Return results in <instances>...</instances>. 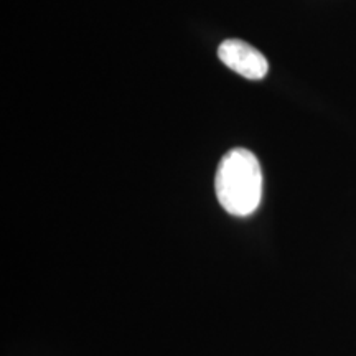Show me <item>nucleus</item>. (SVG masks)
I'll list each match as a JSON object with an SVG mask.
<instances>
[{"label": "nucleus", "mask_w": 356, "mask_h": 356, "mask_svg": "<svg viewBox=\"0 0 356 356\" xmlns=\"http://www.w3.org/2000/svg\"><path fill=\"white\" fill-rule=\"evenodd\" d=\"M215 191L229 215H252L262 197V172L256 155L248 149L229 150L216 168Z\"/></svg>", "instance_id": "obj_1"}, {"label": "nucleus", "mask_w": 356, "mask_h": 356, "mask_svg": "<svg viewBox=\"0 0 356 356\" xmlns=\"http://www.w3.org/2000/svg\"><path fill=\"white\" fill-rule=\"evenodd\" d=\"M218 56L229 70L248 79H262L269 71L266 56L243 40H225L218 48Z\"/></svg>", "instance_id": "obj_2"}]
</instances>
